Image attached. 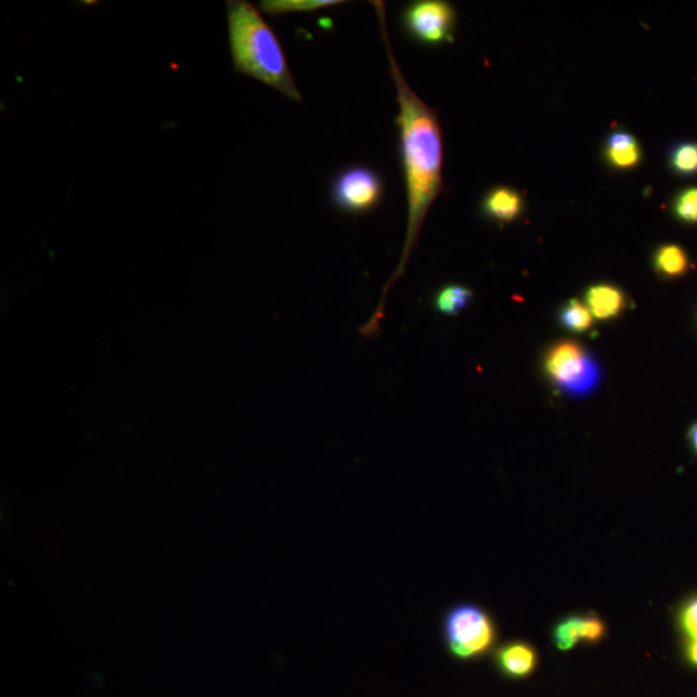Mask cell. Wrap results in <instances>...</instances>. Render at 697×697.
I'll list each match as a JSON object with an SVG mask.
<instances>
[{"instance_id": "7", "label": "cell", "mask_w": 697, "mask_h": 697, "mask_svg": "<svg viewBox=\"0 0 697 697\" xmlns=\"http://www.w3.org/2000/svg\"><path fill=\"white\" fill-rule=\"evenodd\" d=\"M608 633L604 621L592 613L560 620L553 631V640L560 651H570L580 642L598 643Z\"/></svg>"}, {"instance_id": "16", "label": "cell", "mask_w": 697, "mask_h": 697, "mask_svg": "<svg viewBox=\"0 0 697 697\" xmlns=\"http://www.w3.org/2000/svg\"><path fill=\"white\" fill-rule=\"evenodd\" d=\"M594 317L580 300L568 301L560 310L559 322L568 331L586 333L592 329Z\"/></svg>"}, {"instance_id": "6", "label": "cell", "mask_w": 697, "mask_h": 697, "mask_svg": "<svg viewBox=\"0 0 697 697\" xmlns=\"http://www.w3.org/2000/svg\"><path fill=\"white\" fill-rule=\"evenodd\" d=\"M457 10L444 0H415L401 11V26L415 42L437 47L453 41Z\"/></svg>"}, {"instance_id": "12", "label": "cell", "mask_w": 697, "mask_h": 697, "mask_svg": "<svg viewBox=\"0 0 697 697\" xmlns=\"http://www.w3.org/2000/svg\"><path fill=\"white\" fill-rule=\"evenodd\" d=\"M654 268L664 278H680L691 269L686 249L676 244L663 245L654 255Z\"/></svg>"}, {"instance_id": "3", "label": "cell", "mask_w": 697, "mask_h": 697, "mask_svg": "<svg viewBox=\"0 0 697 697\" xmlns=\"http://www.w3.org/2000/svg\"><path fill=\"white\" fill-rule=\"evenodd\" d=\"M442 640L454 661L473 662L487 655L497 640V628L481 605L462 602L452 605L442 619Z\"/></svg>"}, {"instance_id": "20", "label": "cell", "mask_w": 697, "mask_h": 697, "mask_svg": "<svg viewBox=\"0 0 697 697\" xmlns=\"http://www.w3.org/2000/svg\"><path fill=\"white\" fill-rule=\"evenodd\" d=\"M688 441L691 444L693 451L697 454V421L688 430Z\"/></svg>"}, {"instance_id": "15", "label": "cell", "mask_w": 697, "mask_h": 697, "mask_svg": "<svg viewBox=\"0 0 697 697\" xmlns=\"http://www.w3.org/2000/svg\"><path fill=\"white\" fill-rule=\"evenodd\" d=\"M671 170L682 178H694L697 174V142L682 141L676 143L669 153Z\"/></svg>"}, {"instance_id": "1", "label": "cell", "mask_w": 697, "mask_h": 697, "mask_svg": "<svg viewBox=\"0 0 697 697\" xmlns=\"http://www.w3.org/2000/svg\"><path fill=\"white\" fill-rule=\"evenodd\" d=\"M373 4L380 20L383 41L388 53L389 72L397 90L399 114L396 124L399 130V153L405 174L408 217L404 251H401L397 270L386 283L376 312L361 329L363 336H373L378 332L384 317L385 300L388 298L390 288L405 275L407 262L418 245L428 212L444 191L443 136L438 112L429 108L408 85L392 50L384 3L373 2Z\"/></svg>"}, {"instance_id": "8", "label": "cell", "mask_w": 697, "mask_h": 697, "mask_svg": "<svg viewBox=\"0 0 697 697\" xmlns=\"http://www.w3.org/2000/svg\"><path fill=\"white\" fill-rule=\"evenodd\" d=\"M495 665L505 678L526 679L536 671V650L527 642H507L496 650Z\"/></svg>"}, {"instance_id": "9", "label": "cell", "mask_w": 697, "mask_h": 697, "mask_svg": "<svg viewBox=\"0 0 697 697\" xmlns=\"http://www.w3.org/2000/svg\"><path fill=\"white\" fill-rule=\"evenodd\" d=\"M523 210H525L523 196L510 186L491 189L482 201L483 215L497 224L515 222Z\"/></svg>"}, {"instance_id": "10", "label": "cell", "mask_w": 697, "mask_h": 697, "mask_svg": "<svg viewBox=\"0 0 697 697\" xmlns=\"http://www.w3.org/2000/svg\"><path fill=\"white\" fill-rule=\"evenodd\" d=\"M604 157L612 169L621 171L635 169L642 161L640 142L631 132L613 131L605 141Z\"/></svg>"}, {"instance_id": "4", "label": "cell", "mask_w": 697, "mask_h": 697, "mask_svg": "<svg viewBox=\"0 0 697 697\" xmlns=\"http://www.w3.org/2000/svg\"><path fill=\"white\" fill-rule=\"evenodd\" d=\"M545 373L566 396L581 398L592 394L601 383L600 363L575 341H559L544 361Z\"/></svg>"}, {"instance_id": "14", "label": "cell", "mask_w": 697, "mask_h": 697, "mask_svg": "<svg viewBox=\"0 0 697 697\" xmlns=\"http://www.w3.org/2000/svg\"><path fill=\"white\" fill-rule=\"evenodd\" d=\"M341 0H265L260 10L270 17H283L288 13L314 12L343 4Z\"/></svg>"}, {"instance_id": "13", "label": "cell", "mask_w": 697, "mask_h": 697, "mask_svg": "<svg viewBox=\"0 0 697 697\" xmlns=\"http://www.w3.org/2000/svg\"><path fill=\"white\" fill-rule=\"evenodd\" d=\"M473 298L474 293L471 288L464 285L450 283L439 288L431 304L438 314L454 317L464 312Z\"/></svg>"}, {"instance_id": "18", "label": "cell", "mask_w": 697, "mask_h": 697, "mask_svg": "<svg viewBox=\"0 0 697 697\" xmlns=\"http://www.w3.org/2000/svg\"><path fill=\"white\" fill-rule=\"evenodd\" d=\"M679 625L687 640H697V596L682 605Z\"/></svg>"}, {"instance_id": "11", "label": "cell", "mask_w": 697, "mask_h": 697, "mask_svg": "<svg viewBox=\"0 0 697 697\" xmlns=\"http://www.w3.org/2000/svg\"><path fill=\"white\" fill-rule=\"evenodd\" d=\"M586 300L590 313L600 321L612 320V318L620 315L626 307L624 292L612 285L590 287Z\"/></svg>"}, {"instance_id": "2", "label": "cell", "mask_w": 697, "mask_h": 697, "mask_svg": "<svg viewBox=\"0 0 697 697\" xmlns=\"http://www.w3.org/2000/svg\"><path fill=\"white\" fill-rule=\"evenodd\" d=\"M226 4L234 71L302 103L282 44L259 11L247 0H230Z\"/></svg>"}, {"instance_id": "5", "label": "cell", "mask_w": 697, "mask_h": 697, "mask_svg": "<svg viewBox=\"0 0 697 697\" xmlns=\"http://www.w3.org/2000/svg\"><path fill=\"white\" fill-rule=\"evenodd\" d=\"M380 173L367 165H353L339 172L331 184V200L349 215H365L377 208L384 199Z\"/></svg>"}, {"instance_id": "17", "label": "cell", "mask_w": 697, "mask_h": 697, "mask_svg": "<svg viewBox=\"0 0 697 697\" xmlns=\"http://www.w3.org/2000/svg\"><path fill=\"white\" fill-rule=\"evenodd\" d=\"M673 214L680 223L697 224V186L686 187L673 201Z\"/></svg>"}, {"instance_id": "19", "label": "cell", "mask_w": 697, "mask_h": 697, "mask_svg": "<svg viewBox=\"0 0 697 697\" xmlns=\"http://www.w3.org/2000/svg\"><path fill=\"white\" fill-rule=\"evenodd\" d=\"M685 654L687 662L697 669V640L687 641Z\"/></svg>"}]
</instances>
